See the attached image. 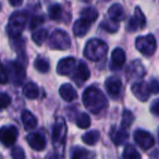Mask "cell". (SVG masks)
Segmentation results:
<instances>
[{"mask_svg":"<svg viewBox=\"0 0 159 159\" xmlns=\"http://www.w3.org/2000/svg\"><path fill=\"white\" fill-rule=\"evenodd\" d=\"M82 100L89 111H91L94 115H98L108 106V100L105 94L99 89L94 86L85 89L83 93Z\"/></svg>","mask_w":159,"mask_h":159,"instance_id":"cell-1","label":"cell"},{"mask_svg":"<svg viewBox=\"0 0 159 159\" xmlns=\"http://www.w3.org/2000/svg\"><path fill=\"white\" fill-rule=\"evenodd\" d=\"M108 51V46L100 39H89L84 48V56L91 61H100Z\"/></svg>","mask_w":159,"mask_h":159,"instance_id":"cell-2","label":"cell"},{"mask_svg":"<svg viewBox=\"0 0 159 159\" xmlns=\"http://www.w3.org/2000/svg\"><path fill=\"white\" fill-rule=\"evenodd\" d=\"M27 20V14L23 11H16L11 14L8 22L7 32L11 37L18 38L21 36L25 27Z\"/></svg>","mask_w":159,"mask_h":159,"instance_id":"cell-3","label":"cell"},{"mask_svg":"<svg viewBox=\"0 0 159 159\" xmlns=\"http://www.w3.org/2000/svg\"><path fill=\"white\" fill-rule=\"evenodd\" d=\"M135 47L141 53H143L146 57H150L156 52L157 49V43L156 38L152 35L148 34L146 36H141L137 37L135 40Z\"/></svg>","mask_w":159,"mask_h":159,"instance_id":"cell-4","label":"cell"},{"mask_svg":"<svg viewBox=\"0 0 159 159\" xmlns=\"http://www.w3.org/2000/svg\"><path fill=\"white\" fill-rule=\"evenodd\" d=\"M49 46L56 50H66L70 48L71 38L68 33L62 30H56L49 37Z\"/></svg>","mask_w":159,"mask_h":159,"instance_id":"cell-5","label":"cell"},{"mask_svg":"<svg viewBox=\"0 0 159 159\" xmlns=\"http://www.w3.org/2000/svg\"><path fill=\"white\" fill-rule=\"evenodd\" d=\"M8 74H9V79L12 81L14 85H21L23 81L25 80L26 73H25V69L20 62L18 61H12L8 64Z\"/></svg>","mask_w":159,"mask_h":159,"instance_id":"cell-6","label":"cell"},{"mask_svg":"<svg viewBox=\"0 0 159 159\" xmlns=\"http://www.w3.org/2000/svg\"><path fill=\"white\" fill-rule=\"evenodd\" d=\"M19 131L14 125H6L0 128V143L5 146H11L16 143Z\"/></svg>","mask_w":159,"mask_h":159,"instance_id":"cell-7","label":"cell"},{"mask_svg":"<svg viewBox=\"0 0 159 159\" xmlns=\"http://www.w3.org/2000/svg\"><path fill=\"white\" fill-rule=\"evenodd\" d=\"M66 136V123L63 118H58L52 129V141L56 146L63 144Z\"/></svg>","mask_w":159,"mask_h":159,"instance_id":"cell-8","label":"cell"},{"mask_svg":"<svg viewBox=\"0 0 159 159\" xmlns=\"http://www.w3.org/2000/svg\"><path fill=\"white\" fill-rule=\"evenodd\" d=\"M134 141L142 149L147 150L154 146L155 144V139L150 133H148L147 131L143 130H137L134 133Z\"/></svg>","mask_w":159,"mask_h":159,"instance_id":"cell-9","label":"cell"},{"mask_svg":"<svg viewBox=\"0 0 159 159\" xmlns=\"http://www.w3.org/2000/svg\"><path fill=\"white\" fill-rule=\"evenodd\" d=\"M146 25V19L144 13L139 7L135 8L134 16L130 19L128 23V31L129 32H136L139 30L144 29Z\"/></svg>","mask_w":159,"mask_h":159,"instance_id":"cell-10","label":"cell"},{"mask_svg":"<svg viewBox=\"0 0 159 159\" xmlns=\"http://www.w3.org/2000/svg\"><path fill=\"white\" fill-rule=\"evenodd\" d=\"M132 93L135 97L141 102H146L149 98L150 95V89L149 85L144 81L141 82H136L132 85Z\"/></svg>","mask_w":159,"mask_h":159,"instance_id":"cell-11","label":"cell"},{"mask_svg":"<svg viewBox=\"0 0 159 159\" xmlns=\"http://www.w3.org/2000/svg\"><path fill=\"white\" fill-rule=\"evenodd\" d=\"M89 76H91V72H89V66L83 62H81L73 74V80L79 86H81L89 79Z\"/></svg>","mask_w":159,"mask_h":159,"instance_id":"cell-12","label":"cell"},{"mask_svg":"<svg viewBox=\"0 0 159 159\" xmlns=\"http://www.w3.org/2000/svg\"><path fill=\"white\" fill-rule=\"evenodd\" d=\"M145 75V68L141 63V61L136 60V61H133L132 63L129 66L128 71H126V76L129 79H141Z\"/></svg>","mask_w":159,"mask_h":159,"instance_id":"cell-13","label":"cell"},{"mask_svg":"<svg viewBox=\"0 0 159 159\" xmlns=\"http://www.w3.org/2000/svg\"><path fill=\"white\" fill-rule=\"evenodd\" d=\"M75 66V59L72 57L63 58L57 64V72L60 75H68L73 71Z\"/></svg>","mask_w":159,"mask_h":159,"instance_id":"cell-14","label":"cell"},{"mask_svg":"<svg viewBox=\"0 0 159 159\" xmlns=\"http://www.w3.org/2000/svg\"><path fill=\"white\" fill-rule=\"evenodd\" d=\"M26 141L29 143V145L31 146L33 149L37 150H43L46 147V141L43 137V135H40L39 133H30L26 136Z\"/></svg>","mask_w":159,"mask_h":159,"instance_id":"cell-15","label":"cell"},{"mask_svg":"<svg viewBox=\"0 0 159 159\" xmlns=\"http://www.w3.org/2000/svg\"><path fill=\"white\" fill-rule=\"evenodd\" d=\"M105 85H106L107 92H108L111 96H113V97H117L120 94V92H121L122 82H121V80L117 76H112V77L107 79Z\"/></svg>","mask_w":159,"mask_h":159,"instance_id":"cell-16","label":"cell"},{"mask_svg":"<svg viewBox=\"0 0 159 159\" xmlns=\"http://www.w3.org/2000/svg\"><path fill=\"white\" fill-rule=\"evenodd\" d=\"M125 52L123 49L116 48L111 55V69L116 70V69H120L121 66H123V64L125 63Z\"/></svg>","mask_w":159,"mask_h":159,"instance_id":"cell-17","label":"cell"},{"mask_svg":"<svg viewBox=\"0 0 159 159\" xmlns=\"http://www.w3.org/2000/svg\"><path fill=\"white\" fill-rule=\"evenodd\" d=\"M124 10H123V7L119 3H115L112 5L108 10V16L110 20H112L113 22H121L122 20L124 19Z\"/></svg>","mask_w":159,"mask_h":159,"instance_id":"cell-18","label":"cell"},{"mask_svg":"<svg viewBox=\"0 0 159 159\" xmlns=\"http://www.w3.org/2000/svg\"><path fill=\"white\" fill-rule=\"evenodd\" d=\"M21 119H22L23 126L26 131H32L36 128L37 125V119L35 118V116L29 110H24L21 116Z\"/></svg>","mask_w":159,"mask_h":159,"instance_id":"cell-19","label":"cell"},{"mask_svg":"<svg viewBox=\"0 0 159 159\" xmlns=\"http://www.w3.org/2000/svg\"><path fill=\"white\" fill-rule=\"evenodd\" d=\"M89 26H91V23L86 20H83V19H80L73 25V34H74L76 37H83L85 34L89 32Z\"/></svg>","mask_w":159,"mask_h":159,"instance_id":"cell-20","label":"cell"},{"mask_svg":"<svg viewBox=\"0 0 159 159\" xmlns=\"http://www.w3.org/2000/svg\"><path fill=\"white\" fill-rule=\"evenodd\" d=\"M111 139H112V142L115 143V145L119 146V145H122V144L124 143V142L128 139L129 135H128V132L125 131V129H116L113 128L112 130H111Z\"/></svg>","mask_w":159,"mask_h":159,"instance_id":"cell-21","label":"cell"},{"mask_svg":"<svg viewBox=\"0 0 159 159\" xmlns=\"http://www.w3.org/2000/svg\"><path fill=\"white\" fill-rule=\"evenodd\" d=\"M59 93L61 95V97L63 98L66 102H73L75 98L77 97V93L75 91V89H73L72 85L70 84H63L60 86Z\"/></svg>","mask_w":159,"mask_h":159,"instance_id":"cell-22","label":"cell"},{"mask_svg":"<svg viewBox=\"0 0 159 159\" xmlns=\"http://www.w3.org/2000/svg\"><path fill=\"white\" fill-rule=\"evenodd\" d=\"M94 154L82 147H75L72 150L71 159H93Z\"/></svg>","mask_w":159,"mask_h":159,"instance_id":"cell-23","label":"cell"},{"mask_svg":"<svg viewBox=\"0 0 159 159\" xmlns=\"http://www.w3.org/2000/svg\"><path fill=\"white\" fill-rule=\"evenodd\" d=\"M23 94L30 99H35L39 95V89L35 83H27L23 89Z\"/></svg>","mask_w":159,"mask_h":159,"instance_id":"cell-24","label":"cell"},{"mask_svg":"<svg viewBox=\"0 0 159 159\" xmlns=\"http://www.w3.org/2000/svg\"><path fill=\"white\" fill-rule=\"evenodd\" d=\"M81 19L89 21V23H93L98 19V11L94 8H86L81 11Z\"/></svg>","mask_w":159,"mask_h":159,"instance_id":"cell-25","label":"cell"},{"mask_svg":"<svg viewBox=\"0 0 159 159\" xmlns=\"http://www.w3.org/2000/svg\"><path fill=\"white\" fill-rule=\"evenodd\" d=\"M99 137H100L99 132L96 131V130H94V131H91V132L85 133V134L82 136V139L86 145L93 146L97 143L98 139H99Z\"/></svg>","mask_w":159,"mask_h":159,"instance_id":"cell-26","label":"cell"},{"mask_svg":"<svg viewBox=\"0 0 159 159\" xmlns=\"http://www.w3.org/2000/svg\"><path fill=\"white\" fill-rule=\"evenodd\" d=\"M122 157H123V159H141V155L139 154V152L132 145L125 146Z\"/></svg>","mask_w":159,"mask_h":159,"instance_id":"cell-27","label":"cell"},{"mask_svg":"<svg viewBox=\"0 0 159 159\" xmlns=\"http://www.w3.org/2000/svg\"><path fill=\"white\" fill-rule=\"evenodd\" d=\"M47 37H48V32H47V30H45V29L37 30V31L34 32L33 36H32L33 40L37 45H42L43 43H44L45 40L47 39Z\"/></svg>","mask_w":159,"mask_h":159,"instance_id":"cell-28","label":"cell"},{"mask_svg":"<svg viewBox=\"0 0 159 159\" xmlns=\"http://www.w3.org/2000/svg\"><path fill=\"white\" fill-rule=\"evenodd\" d=\"M62 13H63V10H62V7L60 5H52L49 8V16H50L51 20H61Z\"/></svg>","mask_w":159,"mask_h":159,"instance_id":"cell-29","label":"cell"},{"mask_svg":"<svg viewBox=\"0 0 159 159\" xmlns=\"http://www.w3.org/2000/svg\"><path fill=\"white\" fill-rule=\"evenodd\" d=\"M34 66L37 71L42 73H47L50 69V66H49V62L47 61L45 58H37L34 62Z\"/></svg>","mask_w":159,"mask_h":159,"instance_id":"cell-30","label":"cell"},{"mask_svg":"<svg viewBox=\"0 0 159 159\" xmlns=\"http://www.w3.org/2000/svg\"><path fill=\"white\" fill-rule=\"evenodd\" d=\"M76 125L79 126L80 129H87L89 125H91V118L87 113L82 112L80 113V116L76 119Z\"/></svg>","mask_w":159,"mask_h":159,"instance_id":"cell-31","label":"cell"},{"mask_svg":"<svg viewBox=\"0 0 159 159\" xmlns=\"http://www.w3.org/2000/svg\"><path fill=\"white\" fill-rule=\"evenodd\" d=\"M133 121H134V116L131 112L130 110H124L123 115H122V122H121V126L123 129H128L132 125Z\"/></svg>","mask_w":159,"mask_h":159,"instance_id":"cell-32","label":"cell"},{"mask_svg":"<svg viewBox=\"0 0 159 159\" xmlns=\"http://www.w3.org/2000/svg\"><path fill=\"white\" fill-rule=\"evenodd\" d=\"M100 27L105 31H107L108 33H116V32L119 30V25L117 22H113L112 20L108 19V20H105L104 22H102Z\"/></svg>","mask_w":159,"mask_h":159,"instance_id":"cell-33","label":"cell"},{"mask_svg":"<svg viewBox=\"0 0 159 159\" xmlns=\"http://www.w3.org/2000/svg\"><path fill=\"white\" fill-rule=\"evenodd\" d=\"M11 104V97L6 93H0V110L7 108Z\"/></svg>","mask_w":159,"mask_h":159,"instance_id":"cell-34","label":"cell"},{"mask_svg":"<svg viewBox=\"0 0 159 159\" xmlns=\"http://www.w3.org/2000/svg\"><path fill=\"white\" fill-rule=\"evenodd\" d=\"M45 22V18L43 16H33V19L31 20V23H30V27L32 30H35L37 27H39L40 25H43V23Z\"/></svg>","mask_w":159,"mask_h":159,"instance_id":"cell-35","label":"cell"},{"mask_svg":"<svg viewBox=\"0 0 159 159\" xmlns=\"http://www.w3.org/2000/svg\"><path fill=\"white\" fill-rule=\"evenodd\" d=\"M11 156H12V159H25V152H24V150L22 149V147L16 146V147L12 148Z\"/></svg>","mask_w":159,"mask_h":159,"instance_id":"cell-36","label":"cell"},{"mask_svg":"<svg viewBox=\"0 0 159 159\" xmlns=\"http://www.w3.org/2000/svg\"><path fill=\"white\" fill-rule=\"evenodd\" d=\"M8 81H9V74L7 69L0 63V84H6Z\"/></svg>","mask_w":159,"mask_h":159,"instance_id":"cell-37","label":"cell"},{"mask_svg":"<svg viewBox=\"0 0 159 159\" xmlns=\"http://www.w3.org/2000/svg\"><path fill=\"white\" fill-rule=\"evenodd\" d=\"M148 85H149L150 93L159 94V81H158V80H152Z\"/></svg>","mask_w":159,"mask_h":159,"instance_id":"cell-38","label":"cell"},{"mask_svg":"<svg viewBox=\"0 0 159 159\" xmlns=\"http://www.w3.org/2000/svg\"><path fill=\"white\" fill-rule=\"evenodd\" d=\"M150 111L152 113H154L155 116H158L159 117V98L155 99L152 102V106H150Z\"/></svg>","mask_w":159,"mask_h":159,"instance_id":"cell-39","label":"cell"},{"mask_svg":"<svg viewBox=\"0 0 159 159\" xmlns=\"http://www.w3.org/2000/svg\"><path fill=\"white\" fill-rule=\"evenodd\" d=\"M10 3H11V6H13V7H18V6H21L23 2V0H9Z\"/></svg>","mask_w":159,"mask_h":159,"instance_id":"cell-40","label":"cell"},{"mask_svg":"<svg viewBox=\"0 0 159 159\" xmlns=\"http://www.w3.org/2000/svg\"><path fill=\"white\" fill-rule=\"evenodd\" d=\"M49 159H59V156H58L57 154H53V155H51V156L49 157Z\"/></svg>","mask_w":159,"mask_h":159,"instance_id":"cell-41","label":"cell"},{"mask_svg":"<svg viewBox=\"0 0 159 159\" xmlns=\"http://www.w3.org/2000/svg\"><path fill=\"white\" fill-rule=\"evenodd\" d=\"M83 1H85V2H89L91 0H83Z\"/></svg>","mask_w":159,"mask_h":159,"instance_id":"cell-42","label":"cell"},{"mask_svg":"<svg viewBox=\"0 0 159 159\" xmlns=\"http://www.w3.org/2000/svg\"><path fill=\"white\" fill-rule=\"evenodd\" d=\"M105 1H109V0H105Z\"/></svg>","mask_w":159,"mask_h":159,"instance_id":"cell-43","label":"cell"},{"mask_svg":"<svg viewBox=\"0 0 159 159\" xmlns=\"http://www.w3.org/2000/svg\"><path fill=\"white\" fill-rule=\"evenodd\" d=\"M158 135H159V133H158Z\"/></svg>","mask_w":159,"mask_h":159,"instance_id":"cell-44","label":"cell"}]
</instances>
